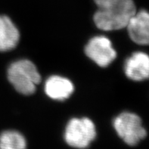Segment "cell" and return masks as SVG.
<instances>
[{"label": "cell", "instance_id": "1", "mask_svg": "<svg viewBox=\"0 0 149 149\" xmlns=\"http://www.w3.org/2000/svg\"><path fill=\"white\" fill-rule=\"evenodd\" d=\"M98 10L94 22L98 28L105 31L126 27L136 12L133 0H94Z\"/></svg>", "mask_w": 149, "mask_h": 149}, {"label": "cell", "instance_id": "2", "mask_svg": "<svg viewBox=\"0 0 149 149\" xmlns=\"http://www.w3.org/2000/svg\"><path fill=\"white\" fill-rule=\"evenodd\" d=\"M8 78L17 93L30 95L36 91L41 77L35 64L29 60L15 61L8 69Z\"/></svg>", "mask_w": 149, "mask_h": 149}, {"label": "cell", "instance_id": "3", "mask_svg": "<svg viewBox=\"0 0 149 149\" xmlns=\"http://www.w3.org/2000/svg\"><path fill=\"white\" fill-rule=\"evenodd\" d=\"M64 136L65 142L71 147L86 148L96 137L95 126L87 117L73 118L67 124Z\"/></svg>", "mask_w": 149, "mask_h": 149}, {"label": "cell", "instance_id": "4", "mask_svg": "<svg viewBox=\"0 0 149 149\" xmlns=\"http://www.w3.org/2000/svg\"><path fill=\"white\" fill-rule=\"evenodd\" d=\"M113 126L118 136L128 146H136L147 136L142 120L134 113H121L113 120Z\"/></svg>", "mask_w": 149, "mask_h": 149}, {"label": "cell", "instance_id": "5", "mask_svg": "<svg viewBox=\"0 0 149 149\" xmlns=\"http://www.w3.org/2000/svg\"><path fill=\"white\" fill-rule=\"evenodd\" d=\"M85 53L91 60L102 68L108 67L117 57L111 40L104 36L92 38L85 47Z\"/></svg>", "mask_w": 149, "mask_h": 149}, {"label": "cell", "instance_id": "6", "mask_svg": "<svg viewBox=\"0 0 149 149\" xmlns=\"http://www.w3.org/2000/svg\"><path fill=\"white\" fill-rule=\"evenodd\" d=\"M130 37L141 45H149V12L141 10L136 12L130 18L127 26Z\"/></svg>", "mask_w": 149, "mask_h": 149}, {"label": "cell", "instance_id": "7", "mask_svg": "<svg viewBox=\"0 0 149 149\" xmlns=\"http://www.w3.org/2000/svg\"><path fill=\"white\" fill-rule=\"evenodd\" d=\"M124 72L133 81L149 79V55L142 52L133 53L125 62Z\"/></svg>", "mask_w": 149, "mask_h": 149}, {"label": "cell", "instance_id": "8", "mask_svg": "<svg viewBox=\"0 0 149 149\" xmlns=\"http://www.w3.org/2000/svg\"><path fill=\"white\" fill-rule=\"evenodd\" d=\"M74 90V84L70 79L61 76H52L45 82V93L54 100H65L71 95Z\"/></svg>", "mask_w": 149, "mask_h": 149}, {"label": "cell", "instance_id": "9", "mask_svg": "<svg viewBox=\"0 0 149 149\" xmlns=\"http://www.w3.org/2000/svg\"><path fill=\"white\" fill-rule=\"evenodd\" d=\"M20 40V33L11 19L0 15V52L15 49Z\"/></svg>", "mask_w": 149, "mask_h": 149}, {"label": "cell", "instance_id": "10", "mask_svg": "<svg viewBox=\"0 0 149 149\" xmlns=\"http://www.w3.org/2000/svg\"><path fill=\"white\" fill-rule=\"evenodd\" d=\"M24 136L15 130H6L0 134V149H26Z\"/></svg>", "mask_w": 149, "mask_h": 149}]
</instances>
